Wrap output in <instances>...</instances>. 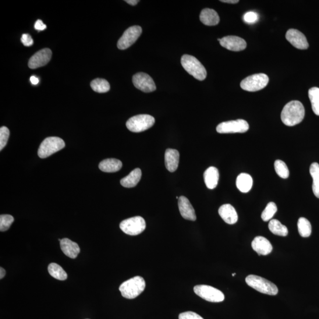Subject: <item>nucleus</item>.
<instances>
[{
	"instance_id": "5",
	"label": "nucleus",
	"mask_w": 319,
	"mask_h": 319,
	"mask_svg": "<svg viewBox=\"0 0 319 319\" xmlns=\"http://www.w3.org/2000/svg\"><path fill=\"white\" fill-rule=\"evenodd\" d=\"M65 147V142L62 138L57 137L46 138L39 147L38 157L41 158H47L55 152L61 150Z\"/></svg>"
},
{
	"instance_id": "25",
	"label": "nucleus",
	"mask_w": 319,
	"mask_h": 319,
	"mask_svg": "<svg viewBox=\"0 0 319 319\" xmlns=\"http://www.w3.org/2000/svg\"><path fill=\"white\" fill-rule=\"evenodd\" d=\"M253 184V178L247 173H241L237 177L236 185L241 192L248 193L251 190Z\"/></svg>"
},
{
	"instance_id": "18",
	"label": "nucleus",
	"mask_w": 319,
	"mask_h": 319,
	"mask_svg": "<svg viewBox=\"0 0 319 319\" xmlns=\"http://www.w3.org/2000/svg\"><path fill=\"white\" fill-rule=\"evenodd\" d=\"M219 214L226 223L229 225L235 224L237 221V212L231 205L225 204L219 209Z\"/></svg>"
},
{
	"instance_id": "44",
	"label": "nucleus",
	"mask_w": 319,
	"mask_h": 319,
	"mask_svg": "<svg viewBox=\"0 0 319 319\" xmlns=\"http://www.w3.org/2000/svg\"><path fill=\"white\" fill-rule=\"evenodd\" d=\"M236 275L235 273H233V274H232V276H235Z\"/></svg>"
},
{
	"instance_id": "2",
	"label": "nucleus",
	"mask_w": 319,
	"mask_h": 319,
	"mask_svg": "<svg viewBox=\"0 0 319 319\" xmlns=\"http://www.w3.org/2000/svg\"><path fill=\"white\" fill-rule=\"evenodd\" d=\"M145 282L140 276L127 280L120 286L119 290L122 296L128 299H133L144 292Z\"/></svg>"
},
{
	"instance_id": "36",
	"label": "nucleus",
	"mask_w": 319,
	"mask_h": 319,
	"mask_svg": "<svg viewBox=\"0 0 319 319\" xmlns=\"http://www.w3.org/2000/svg\"><path fill=\"white\" fill-rule=\"evenodd\" d=\"M259 16L257 13L249 12L245 14L244 20L245 22L248 24H254L258 20Z\"/></svg>"
},
{
	"instance_id": "27",
	"label": "nucleus",
	"mask_w": 319,
	"mask_h": 319,
	"mask_svg": "<svg viewBox=\"0 0 319 319\" xmlns=\"http://www.w3.org/2000/svg\"><path fill=\"white\" fill-rule=\"evenodd\" d=\"M310 173L313 179L312 189L315 196L319 198V165L317 163H312L310 167Z\"/></svg>"
},
{
	"instance_id": "41",
	"label": "nucleus",
	"mask_w": 319,
	"mask_h": 319,
	"mask_svg": "<svg viewBox=\"0 0 319 319\" xmlns=\"http://www.w3.org/2000/svg\"><path fill=\"white\" fill-rule=\"evenodd\" d=\"M126 2L131 6H136L138 3H139V1L138 0H126Z\"/></svg>"
},
{
	"instance_id": "22",
	"label": "nucleus",
	"mask_w": 319,
	"mask_h": 319,
	"mask_svg": "<svg viewBox=\"0 0 319 319\" xmlns=\"http://www.w3.org/2000/svg\"><path fill=\"white\" fill-rule=\"evenodd\" d=\"M200 20L209 26H216L219 23L220 19L217 12L211 9H205L200 14Z\"/></svg>"
},
{
	"instance_id": "1",
	"label": "nucleus",
	"mask_w": 319,
	"mask_h": 319,
	"mask_svg": "<svg viewBox=\"0 0 319 319\" xmlns=\"http://www.w3.org/2000/svg\"><path fill=\"white\" fill-rule=\"evenodd\" d=\"M305 109L300 101H292L284 107L281 114L282 122L287 126L292 127L300 124L304 119Z\"/></svg>"
},
{
	"instance_id": "17",
	"label": "nucleus",
	"mask_w": 319,
	"mask_h": 319,
	"mask_svg": "<svg viewBox=\"0 0 319 319\" xmlns=\"http://www.w3.org/2000/svg\"><path fill=\"white\" fill-rule=\"evenodd\" d=\"M252 248L259 255H267L272 251L270 242L263 236L255 237L251 244Z\"/></svg>"
},
{
	"instance_id": "8",
	"label": "nucleus",
	"mask_w": 319,
	"mask_h": 319,
	"mask_svg": "<svg viewBox=\"0 0 319 319\" xmlns=\"http://www.w3.org/2000/svg\"><path fill=\"white\" fill-rule=\"evenodd\" d=\"M119 228L127 235H138L145 229L146 223L145 220L141 216H135V217L124 220L121 222Z\"/></svg>"
},
{
	"instance_id": "3",
	"label": "nucleus",
	"mask_w": 319,
	"mask_h": 319,
	"mask_svg": "<svg viewBox=\"0 0 319 319\" xmlns=\"http://www.w3.org/2000/svg\"><path fill=\"white\" fill-rule=\"evenodd\" d=\"M181 63L183 68L198 81H204L207 76V70L202 64L195 57L184 55L182 57Z\"/></svg>"
},
{
	"instance_id": "37",
	"label": "nucleus",
	"mask_w": 319,
	"mask_h": 319,
	"mask_svg": "<svg viewBox=\"0 0 319 319\" xmlns=\"http://www.w3.org/2000/svg\"><path fill=\"white\" fill-rule=\"evenodd\" d=\"M179 319H204L200 315L194 313L193 311H186L180 313L179 315Z\"/></svg>"
},
{
	"instance_id": "6",
	"label": "nucleus",
	"mask_w": 319,
	"mask_h": 319,
	"mask_svg": "<svg viewBox=\"0 0 319 319\" xmlns=\"http://www.w3.org/2000/svg\"><path fill=\"white\" fill-rule=\"evenodd\" d=\"M155 123L153 116L147 114H141L131 117L127 121L126 126L131 132L140 133L147 130Z\"/></svg>"
},
{
	"instance_id": "23",
	"label": "nucleus",
	"mask_w": 319,
	"mask_h": 319,
	"mask_svg": "<svg viewBox=\"0 0 319 319\" xmlns=\"http://www.w3.org/2000/svg\"><path fill=\"white\" fill-rule=\"evenodd\" d=\"M123 163L118 159L108 158L102 161L99 165V169L106 173H114L122 168Z\"/></svg>"
},
{
	"instance_id": "28",
	"label": "nucleus",
	"mask_w": 319,
	"mask_h": 319,
	"mask_svg": "<svg viewBox=\"0 0 319 319\" xmlns=\"http://www.w3.org/2000/svg\"><path fill=\"white\" fill-rule=\"evenodd\" d=\"M48 271L50 275L57 280H65L67 278V273L61 266L56 263L50 264L48 266Z\"/></svg>"
},
{
	"instance_id": "38",
	"label": "nucleus",
	"mask_w": 319,
	"mask_h": 319,
	"mask_svg": "<svg viewBox=\"0 0 319 319\" xmlns=\"http://www.w3.org/2000/svg\"><path fill=\"white\" fill-rule=\"evenodd\" d=\"M21 42L25 46H30L33 44V38L28 34H24L21 38Z\"/></svg>"
},
{
	"instance_id": "20",
	"label": "nucleus",
	"mask_w": 319,
	"mask_h": 319,
	"mask_svg": "<svg viewBox=\"0 0 319 319\" xmlns=\"http://www.w3.org/2000/svg\"><path fill=\"white\" fill-rule=\"evenodd\" d=\"M60 248L67 257L74 259L80 253L78 244L68 238H63L60 241Z\"/></svg>"
},
{
	"instance_id": "33",
	"label": "nucleus",
	"mask_w": 319,
	"mask_h": 319,
	"mask_svg": "<svg viewBox=\"0 0 319 319\" xmlns=\"http://www.w3.org/2000/svg\"><path fill=\"white\" fill-rule=\"evenodd\" d=\"M274 168L276 174L283 179H287L289 177V170L285 162L277 160L274 163Z\"/></svg>"
},
{
	"instance_id": "35",
	"label": "nucleus",
	"mask_w": 319,
	"mask_h": 319,
	"mask_svg": "<svg viewBox=\"0 0 319 319\" xmlns=\"http://www.w3.org/2000/svg\"><path fill=\"white\" fill-rule=\"evenodd\" d=\"M10 136L8 128L3 126L0 129V150H2L6 146Z\"/></svg>"
},
{
	"instance_id": "34",
	"label": "nucleus",
	"mask_w": 319,
	"mask_h": 319,
	"mask_svg": "<svg viewBox=\"0 0 319 319\" xmlns=\"http://www.w3.org/2000/svg\"><path fill=\"white\" fill-rule=\"evenodd\" d=\"M14 221L13 216L10 215H2L0 216V230L6 231L10 228Z\"/></svg>"
},
{
	"instance_id": "16",
	"label": "nucleus",
	"mask_w": 319,
	"mask_h": 319,
	"mask_svg": "<svg viewBox=\"0 0 319 319\" xmlns=\"http://www.w3.org/2000/svg\"><path fill=\"white\" fill-rule=\"evenodd\" d=\"M178 200L179 211L182 217L189 221H196V215L189 200L185 196H182L179 197Z\"/></svg>"
},
{
	"instance_id": "32",
	"label": "nucleus",
	"mask_w": 319,
	"mask_h": 319,
	"mask_svg": "<svg viewBox=\"0 0 319 319\" xmlns=\"http://www.w3.org/2000/svg\"><path fill=\"white\" fill-rule=\"evenodd\" d=\"M277 211V207L274 202H269L261 214V218L265 222L270 221L275 213Z\"/></svg>"
},
{
	"instance_id": "26",
	"label": "nucleus",
	"mask_w": 319,
	"mask_h": 319,
	"mask_svg": "<svg viewBox=\"0 0 319 319\" xmlns=\"http://www.w3.org/2000/svg\"><path fill=\"white\" fill-rule=\"evenodd\" d=\"M268 228L272 233L276 235L286 236L289 233L287 227L276 219H272L269 221Z\"/></svg>"
},
{
	"instance_id": "12",
	"label": "nucleus",
	"mask_w": 319,
	"mask_h": 319,
	"mask_svg": "<svg viewBox=\"0 0 319 319\" xmlns=\"http://www.w3.org/2000/svg\"><path fill=\"white\" fill-rule=\"evenodd\" d=\"M133 83L135 87L146 93L153 92L156 90L153 79L147 73L140 72L134 74Z\"/></svg>"
},
{
	"instance_id": "10",
	"label": "nucleus",
	"mask_w": 319,
	"mask_h": 319,
	"mask_svg": "<svg viewBox=\"0 0 319 319\" xmlns=\"http://www.w3.org/2000/svg\"><path fill=\"white\" fill-rule=\"evenodd\" d=\"M249 127L246 120L239 119L219 124L216 131L220 134L244 133L247 132Z\"/></svg>"
},
{
	"instance_id": "31",
	"label": "nucleus",
	"mask_w": 319,
	"mask_h": 319,
	"mask_svg": "<svg viewBox=\"0 0 319 319\" xmlns=\"http://www.w3.org/2000/svg\"><path fill=\"white\" fill-rule=\"evenodd\" d=\"M297 226L301 236L307 237L310 236L311 225L306 218L303 217L299 218V221H298Z\"/></svg>"
},
{
	"instance_id": "29",
	"label": "nucleus",
	"mask_w": 319,
	"mask_h": 319,
	"mask_svg": "<svg viewBox=\"0 0 319 319\" xmlns=\"http://www.w3.org/2000/svg\"><path fill=\"white\" fill-rule=\"evenodd\" d=\"M312 109L315 115L319 116V88L313 87L308 91Z\"/></svg>"
},
{
	"instance_id": "30",
	"label": "nucleus",
	"mask_w": 319,
	"mask_h": 319,
	"mask_svg": "<svg viewBox=\"0 0 319 319\" xmlns=\"http://www.w3.org/2000/svg\"><path fill=\"white\" fill-rule=\"evenodd\" d=\"M91 87L95 92L98 93H105L110 90V85L108 82L104 79H95L91 83Z\"/></svg>"
},
{
	"instance_id": "7",
	"label": "nucleus",
	"mask_w": 319,
	"mask_h": 319,
	"mask_svg": "<svg viewBox=\"0 0 319 319\" xmlns=\"http://www.w3.org/2000/svg\"><path fill=\"white\" fill-rule=\"evenodd\" d=\"M269 77L264 73L253 74L245 78L240 86L243 90L248 92H256L264 89L268 84Z\"/></svg>"
},
{
	"instance_id": "40",
	"label": "nucleus",
	"mask_w": 319,
	"mask_h": 319,
	"mask_svg": "<svg viewBox=\"0 0 319 319\" xmlns=\"http://www.w3.org/2000/svg\"><path fill=\"white\" fill-rule=\"evenodd\" d=\"M30 81L33 85H37L39 83L38 78L35 76H31L30 77Z\"/></svg>"
},
{
	"instance_id": "19",
	"label": "nucleus",
	"mask_w": 319,
	"mask_h": 319,
	"mask_svg": "<svg viewBox=\"0 0 319 319\" xmlns=\"http://www.w3.org/2000/svg\"><path fill=\"white\" fill-rule=\"evenodd\" d=\"M179 152L175 149L168 148L165 152V165L170 172H175L178 168Z\"/></svg>"
},
{
	"instance_id": "4",
	"label": "nucleus",
	"mask_w": 319,
	"mask_h": 319,
	"mask_svg": "<svg viewBox=\"0 0 319 319\" xmlns=\"http://www.w3.org/2000/svg\"><path fill=\"white\" fill-rule=\"evenodd\" d=\"M246 282L248 286L260 293L271 296H275L278 294L277 287L274 283L261 276L250 275L247 276Z\"/></svg>"
},
{
	"instance_id": "21",
	"label": "nucleus",
	"mask_w": 319,
	"mask_h": 319,
	"mask_svg": "<svg viewBox=\"0 0 319 319\" xmlns=\"http://www.w3.org/2000/svg\"><path fill=\"white\" fill-rule=\"evenodd\" d=\"M206 186L209 189H214L217 186L219 173L217 168L215 167H210L206 170L204 175Z\"/></svg>"
},
{
	"instance_id": "39",
	"label": "nucleus",
	"mask_w": 319,
	"mask_h": 319,
	"mask_svg": "<svg viewBox=\"0 0 319 319\" xmlns=\"http://www.w3.org/2000/svg\"><path fill=\"white\" fill-rule=\"evenodd\" d=\"M34 28L35 30L42 31L46 29V26L44 23H43L42 20H38L35 23Z\"/></svg>"
},
{
	"instance_id": "13",
	"label": "nucleus",
	"mask_w": 319,
	"mask_h": 319,
	"mask_svg": "<svg viewBox=\"0 0 319 319\" xmlns=\"http://www.w3.org/2000/svg\"><path fill=\"white\" fill-rule=\"evenodd\" d=\"M52 54L51 49L46 48L41 50L31 57L28 62V67L34 69L47 65L51 59Z\"/></svg>"
},
{
	"instance_id": "15",
	"label": "nucleus",
	"mask_w": 319,
	"mask_h": 319,
	"mask_svg": "<svg viewBox=\"0 0 319 319\" xmlns=\"http://www.w3.org/2000/svg\"><path fill=\"white\" fill-rule=\"evenodd\" d=\"M286 37L287 41L297 49L304 50L308 48L306 36L299 30L290 29L287 31Z\"/></svg>"
},
{
	"instance_id": "43",
	"label": "nucleus",
	"mask_w": 319,
	"mask_h": 319,
	"mask_svg": "<svg viewBox=\"0 0 319 319\" xmlns=\"http://www.w3.org/2000/svg\"><path fill=\"white\" fill-rule=\"evenodd\" d=\"M222 3H229V4H236L239 3L238 0H221Z\"/></svg>"
},
{
	"instance_id": "24",
	"label": "nucleus",
	"mask_w": 319,
	"mask_h": 319,
	"mask_svg": "<svg viewBox=\"0 0 319 319\" xmlns=\"http://www.w3.org/2000/svg\"><path fill=\"white\" fill-rule=\"evenodd\" d=\"M142 176L141 170L137 168L133 170L129 175L121 180V184L124 187L131 188L136 186L140 182Z\"/></svg>"
},
{
	"instance_id": "14",
	"label": "nucleus",
	"mask_w": 319,
	"mask_h": 319,
	"mask_svg": "<svg viewBox=\"0 0 319 319\" xmlns=\"http://www.w3.org/2000/svg\"><path fill=\"white\" fill-rule=\"evenodd\" d=\"M219 43L222 47L234 52L242 51L247 48L246 41L235 35H228L223 37Z\"/></svg>"
},
{
	"instance_id": "9",
	"label": "nucleus",
	"mask_w": 319,
	"mask_h": 319,
	"mask_svg": "<svg viewBox=\"0 0 319 319\" xmlns=\"http://www.w3.org/2000/svg\"><path fill=\"white\" fill-rule=\"evenodd\" d=\"M193 290L198 296L210 302H222L225 299L224 294L221 291L210 286L198 285L195 286Z\"/></svg>"
},
{
	"instance_id": "11",
	"label": "nucleus",
	"mask_w": 319,
	"mask_h": 319,
	"mask_svg": "<svg viewBox=\"0 0 319 319\" xmlns=\"http://www.w3.org/2000/svg\"><path fill=\"white\" fill-rule=\"evenodd\" d=\"M142 33L140 26H134L128 28L119 39L117 47L121 50H125L130 47L136 42Z\"/></svg>"
},
{
	"instance_id": "42",
	"label": "nucleus",
	"mask_w": 319,
	"mask_h": 319,
	"mask_svg": "<svg viewBox=\"0 0 319 319\" xmlns=\"http://www.w3.org/2000/svg\"><path fill=\"white\" fill-rule=\"evenodd\" d=\"M6 272L3 268H0V279H3L6 275Z\"/></svg>"
}]
</instances>
